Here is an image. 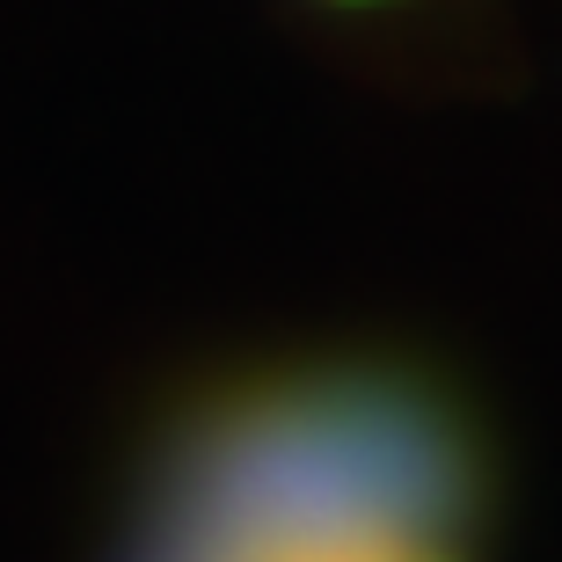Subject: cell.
<instances>
[{
  "label": "cell",
  "instance_id": "1",
  "mask_svg": "<svg viewBox=\"0 0 562 562\" xmlns=\"http://www.w3.org/2000/svg\"><path fill=\"white\" fill-rule=\"evenodd\" d=\"M475 431L431 380L329 366L220 402L168 475V562H460Z\"/></svg>",
  "mask_w": 562,
  "mask_h": 562
}]
</instances>
